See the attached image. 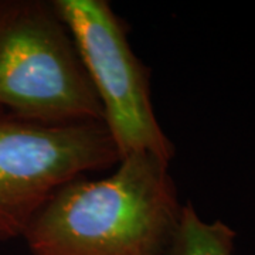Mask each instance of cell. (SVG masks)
Listing matches in <instances>:
<instances>
[{
  "label": "cell",
  "instance_id": "6da1fadb",
  "mask_svg": "<svg viewBox=\"0 0 255 255\" xmlns=\"http://www.w3.org/2000/svg\"><path fill=\"white\" fill-rule=\"evenodd\" d=\"M169 167L135 152L110 176L77 177L47 201L21 238L31 255H163L183 209Z\"/></svg>",
  "mask_w": 255,
  "mask_h": 255
},
{
  "label": "cell",
  "instance_id": "7a4b0ae2",
  "mask_svg": "<svg viewBox=\"0 0 255 255\" xmlns=\"http://www.w3.org/2000/svg\"><path fill=\"white\" fill-rule=\"evenodd\" d=\"M0 110L46 124L104 122L53 0H0Z\"/></svg>",
  "mask_w": 255,
  "mask_h": 255
},
{
  "label": "cell",
  "instance_id": "3957f363",
  "mask_svg": "<svg viewBox=\"0 0 255 255\" xmlns=\"http://www.w3.org/2000/svg\"><path fill=\"white\" fill-rule=\"evenodd\" d=\"M119 160L102 121L46 124L0 110V241L23 237L67 183Z\"/></svg>",
  "mask_w": 255,
  "mask_h": 255
},
{
  "label": "cell",
  "instance_id": "277c9868",
  "mask_svg": "<svg viewBox=\"0 0 255 255\" xmlns=\"http://www.w3.org/2000/svg\"><path fill=\"white\" fill-rule=\"evenodd\" d=\"M71 33L119 157L147 152L172 163L176 149L156 118L152 71L133 51L128 24L108 0H53Z\"/></svg>",
  "mask_w": 255,
  "mask_h": 255
},
{
  "label": "cell",
  "instance_id": "5b68a950",
  "mask_svg": "<svg viewBox=\"0 0 255 255\" xmlns=\"http://www.w3.org/2000/svg\"><path fill=\"white\" fill-rule=\"evenodd\" d=\"M237 233L216 220L201 219L191 203L183 204L179 227L163 255H233Z\"/></svg>",
  "mask_w": 255,
  "mask_h": 255
}]
</instances>
